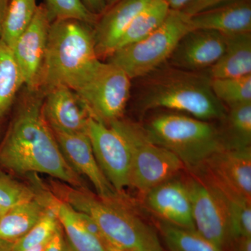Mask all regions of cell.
<instances>
[{
  "label": "cell",
  "mask_w": 251,
  "mask_h": 251,
  "mask_svg": "<svg viewBox=\"0 0 251 251\" xmlns=\"http://www.w3.org/2000/svg\"><path fill=\"white\" fill-rule=\"evenodd\" d=\"M53 131V130H52ZM61 151L70 166L79 175L86 176L99 197L120 202H129L115 191L97 161L90 138L85 133L53 131Z\"/></svg>",
  "instance_id": "cell-13"
},
{
  "label": "cell",
  "mask_w": 251,
  "mask_h": 251,
  "mask_svg": "<svg viewBox=\"0 0 251 251\" xmlns=\"http://www.w3.org/2000/svg\"><path fill=\"white\" fill-rule=\"evenodd\" d=\"M0 146V165L16 174L44 173L75 188H83L59 148L43 112L44 98L29 91Z\"/></svg>",
  "instance_id": "cell-1"
},
{
  "label": "cell",
  "mask_w": 251,
  "mask_h": 251,
  "mask_svg": "<svg viewBox=\"0 0 251 251\" xmlns=\"http://www.w3.org/2000/svg\"><path fill=\"white\" fill-rule=\"evenodd\" d=\"M13 244L14 243L0 240V251H12Z\"/></svg>",
  "instance_id": "cell-38"
},
{
  "label": "cell",
  "mask_w": 251,
  "mask_h": 251,
  "mask_svg": "<svg viewBox=\"0 0 251 251\" xmlns=\"http://www.w3.org/2000/svg\"><path fill=\"white\" fill-rule=\"evenodd\" d=\"M166 1L170 9L181 11L191 0H163Z\"/></svg>",
  "instance_id": "cell-36"
},
{
  "label": "cell",
  "mask_w": 251,
  "mask_h": 251,
  "mask_svg": "<svg viewBox=\"0 0 251 251\" xmlns=\"http://www.w3.org/2000/svg\"><path fill=\"white\" fill-rule=\"evenodd\" d=\"M24 77L12 50L0 38V117L11 108Z\"/></svg>",
  "instance_id": "cell-23"
},
{
  "label": "cell",
  "mask_w": 251,
  "mask_h": 251,
  "mask_svg": "<svg viewBox=\"0 0 251 251\" xmlns=\"http://www.w3.org/2000/svg\"><path fill=\"white\" fill-rule=\"evenodd\" d=\"M103 246L104 248H105V251H121L120 249H117L116 247H114L108 240L105 241V242L103 243Z\"/></svg>",
  "instance_id": "cell-39"
},
{
  "label": "cell",
  "mask_w": 251,
  "mask_h": 251,
  "mask_svg": "<svg viewBox=\"0 0 251 251\" xmlns=\"http://www.w3.org/2000/svg\"><path fill=\"white\" fill-rule=\"evenodd\" d=\"M38 6L36 0H10L1 39L11 49L19 36L30 24Z\"/></svg>",
  "instance_id": "cell-26"
},
{
  "label": "cell",
  "mask_w": 251,
  "mask_h": 251,
  "mask_svg": "<svg viewBox=\"0 0 251 251\" xmlns=\"http://www.w3.org/2000/svg\"><path fill=\"white\" fill-rule=\"evenodd\" d=\"M37 184L35 198L11 208L0 218V240L14 243L35 226L49 209V190Z\"/></svg>",
  "instance_id": "cell-19"
},
{
  "label": "cell",
  "mask_w": 251,
  "mask_h": 251,
  "mask_svg": "<svg viewBox=\"0 0 251 251\" xmlns=\"http://www.w3.org/2000/svg\"><path fill=\"white\" fill-rule=\"evenodd\" d=\"M49 190L98 225L110 244L121 251H163L157 232L132 210L129 202L103 199L86 187L52 181Z\"/></svg>",
  "instance_id": "cell-3"
},
{
  "label": "cell",
  "mask_w": 251,
  "mask_h": 251,
  "mask_svg": "<svg viewBox=\"0 0 251 251\" xmlns=\"http://www.w3.org/2000/svg\"><path fill=\"white\" fill-rule=\"evenodd\" d=\"M45 4L50 22L61 19H75L94 27L99 16L86 8L82 0H46Z\"/></svg>",
  "instance_id": "cell-30"
},
{
  "label": "cell",
  "mask_w": 251,
  "mask_h": 251,
  "mask_svg": "<svg viewBox=\"0 0 251 251\" xmlns=\"http://www.w3.org/2000/svg\"><path fill=\"white\" fill-rule=\"evenodd\" d=\"M2 215H3V214H0V218H1V216H2Z\"/></svg>",
  "instance_id": "cell-42"
},
{
  "label": "cell",
  "mask_w": 251,
  "mask_h": 251,
  "mask_svg": "<svg viewBox=\"0 0 251 251\" xmlns=\"http://www.w3.org/2000/svg\"><path fill=\"white\" fill-rule=\"evenodd\" d=\"M233 1L235 0H191L181 11L191 17L203 11Z\"/></svg>",
  "instance_id": "cell-31"
},
{
  "label": "cell",
  "mask_w": 251,
  "mask_h": 251,
  "mask_svg": "<svg viewBox=\"0 0 251 251\" xmlns=\"http://www.w3.org/2000/svg\"><path fill=\"white\" fill-rule=\"evenodd\" d=\"M170 10L163 0H151L132 21L117 49L138 42L151 34L164 22Z\"/></svg>",
  "instance_id": "cell-24"
},
{
  "label": "cell",
  "mask_w": 251,
  "mask_h": 251,
  "mask_svg": "<svg viewBox=\"0 0 251 251\" xmlns=\"http://www.w3.org/2000/svg\"><path fill=\"white\" fill-rule=\"evenodd\" d=\"M44 94L43 112L51 129L64 133H85L90 113L72 89L57 85Z\"/></svg>",
  "instance_id": "cell-16"
},
{
  "label": "cell",
  "mask_w": 251,
  "mask_h": 251,
  "mask_svg": "<svg viewBox=\"0 0 251 251\" xmlns=\"http://www.w3.org/2000/svg\"><path fill=\"white\" fill-rule=\"evenodd\" d=\"M208 72L211 78L251 75V33L226 36L224 53Z\"/></svg>",
  "instance_id": "cell-20"
},
{
  "label": "cell",
  "mask_w": 251,
  "mask_h": 251,
  "mask_svg": "<svg viewBox=\"0 0 251 251\" xmlns=\"http://www.w3.org/2000/svg\"><path fill=\"white\" fill-rule=\"evenodd\" d=\"M149 138L181 160L186 171L199 169L214 153L224 150L218 127L179 113H163L143 126Z\"/></svg>",
  "instance_id": "cell-5"
},
{
  "label": "cell",
  "mask_w": 251,
  "mask_h": 251,
  "mask_svg": "<svg viewBox=\"0 0 251 251\" xmlns=\"http://www.w3.org/2000/svg\"><path fill=\"white\" fill-rule=\"evenodd\" d=\"M226 46V36L221 33L191 29L181 38L167 62L188 72H205L219 60Z\"/></svg>",
  "instance_id": "cell-12"
},
{
  "label": "cell",
  "mask_w": 251,
  "mask_h": 251,
  "mask_svg": "<svg viewBox=\"0 0 251 251\" xmlns=\"http://www.w3.org/2000/svg\"><path fill=\"white\" fill-rule=\"evenodd\" d=\"M191 29H209L226 36L251 33V0H235L190 17Z\"/></svg>",
  "instance_id": "cell-18"
},
{
  "label": "cell",
  "mask_w": 251,
  "mask_h": 251,
  "mask_svg": "<svg viewBox=\"0 0 251 251\" xmlns=\"http://www.w3.org/2000/svg\"><path fill=\"white\" fill-rule=\"evenodd\" d=\"M109 126L116 130L128 145L129 186L141 196L186 170L176 155L151 141L139 124L120 119Z\"/></svg>",
  "instance_id": "cell-7"
},
{
  "label": "cell",
  "mask_w": 251,
  "mask_h": 251,
  "mask_svg": "<svg viewBox=\"0 0 251 251\" xmlns=\"http://www.w3.org/2000/svg\"><path fill=\"white\" fill-rule=\"evenodd\" d=\"M218 127L225 150L251 148V103L227 108Z\"/></svg>",
  "instance_id": "cell-22"
},
{
  "label": "cell",
  "mask_w": 251,
  "mask_h": 251,
  "mask_svg": "<svg viewBox=\"0 0 251 251\" xmlns=\"http://www.w3.org/2000/svg\"><path fill=\"white\" fill-rule=\"evenodd\" d=\"M49 204L54 209L59 224L67 234L68 242L75 251H105L100 241L84 227L75 210L56 197L50 191Z\"/></svg>",
  "instance_id": "cell-21"
},
{
  "label": "cell",
  "mask_w": 251,
  "mask_h": 251,
  "mask_svg": "<svg viewBox=\"0 0 251 251\" xmlns=\"http://www.w3.org/2000/svg\"><path fill=\"white\" fill-rule=\"evenodd\" d=\"M86 8L92 14L100 16L107 9L106 4L104 0H82Z\"/></svg>",
  "instance_id": "cell-33"
},
{
  "label": "cell",
  "mask_w": 251,
  "mask_h": 251,
  "mask_svg": "<svg viewBox=\"0 0 251 251\" xmlns=\"http://www.w3.org/2000/svg\"><path fill=\"white\" fill-rule=\"evenodd\" d=\"M140 79L137 108L141 114L165 108L209 122L220 121L227 111L213 92L208 70L188 72L166 62Z\"/></svg>",
  "instance_id": "cell-2"
},
{
  "label": "cell",
  "mask_w": 251,
  "mask_h": 251,
  "mask_svg": "<svg viewBox=\"0 0 251 251\" xmlns=\"http://www.w3.org/2000/svg\"><path fill=\"white\" fill-rule=\"evenodd\" d=\"M130 90L131 79L121 68L99 59L74 92L91 116L109 126L122 119Z\"/></svg>",
  "instance_id": "cell-9"
},
{
  "label": "cell",
  "mask_w": 251,
  "mask_h": 251,
  "mask_svg": "<svg viewBox=\"0 0 251 251\" xmlns=\"http://www.w3.org/2000/svg\"><path fill=\"white\" fill-rule=\"evenodd\" d=\"M50 21L44 3L38 6L32 21L11 48L28 91H38Z\"/></svg>",
  "instance_id": "cell-11"
},
{
  "label": "cell",
  "mask_w": 251,
  "mask_h": 251,
  "mask_svg": "<svg viewBox=\"0 0 251 251\" xmlns=\"http://www.w3.org/2000/svg\"><path fill=\"white\" fill-rule=\"evenodd\" d=\"M144 205L158 221L196 230L191 200L184 179L177 176L158 185L143 196Z\"/></svg>",
  "instance_id": "cell-15"
},
{
  "label": "cell",
  "mask_w": 251,
  "mask_h": 251,
  "mask_svg": "<svg viewBox=\"0 0 251 251\" xmlns=\"http://www.w3.org/2000/svg\"><path fill=\"white\" fill-rule=\"evenodd\" d=\"M64 251H76L72 246L71 245L70 243L68 242L67 239H65V244H64Z\"/></svg>",
  "instance_id": "cell-40"
},
{
  "label": "cell",
  "mask_w": 251,
  "mask_h": 251,
  "mask_svg": "<svg viewBox=\"0 0 251 251\" xmlns=\"http://www.w3.org/2000/svg\"><path fill=\"white\" fill-rule=\"evenodd\" d=\"M52 237H53V236H52ZM51 239H52V238H51ZM50 241V239L49 241H47V242L42 243V244H39V245L34 246V247L29 248V249L22 251H44L46 250V247H47Z\"/></svg>",
  "instance_id": "cell-37"
},
{
  "label": "cell",
  "mask_w": 251,
  "mask_h": 251,
  "mask_svg": "<svg viewBox=\"0 0 251 251\" xmlns=\"http://www.w3.org/2000/svg\"><path fill=\"white\" fill-rule=\"evenodd\" d=\"M211 89L226 108L251 103V74L245 76L211 79Z\"/></svg>",
  "instance_id": "cell-27"
},
{
  "label": "cell",
  "mask_w": 251,
  "mask_h": 251,
  "mask_svg": "<svg viewBox=\"0 0 251 251\" xmlns=\"http://www.w3.org/2000/svg\"><path fill=\"white\" fill-rule=\"evenodd\" d=\"M60 226L54 209L50 206L44 216L23 237L13 244L12 251H22L51 239Z\"/></svg>",
  "instance_id": "cell-28"
},
{
  "label": "cell",
  "mask_w": 251,
  "mask_h": 251,
  "mask_svg": "<svg viewBox=\"0 0 251 251\" xmlns=\"http://www.w3.org/2000/svg\"><path fill=\"white\" fill-rule=\"evenodd\" d=\"M37 188L18 182L9 175L0 173V214L29 202L37 196Z\"/></svg>",
  "instance_id": "cell-29"
},
{
  "label": "cell",
  "mask_w": 251,
  "mask_h": 251,
  "mask_svg": "<svg viewBox=\"0 0 251 251\" xmlns=\"http://www.w3.org/2000/svg\"><path fill=\"white\" fill-rule=\"evenodd\" d=\"M227 251H251V237L236 238Z\"/></svg>",
  "instance_id": "cell-34"
},
{
  "label": "cell",
  "mask_w": 251,
  "mask_h": 251,
  "mask_svg": "<svg viewBox=\"0 0 251 251\" xmlns=\"http://www.w3.org/2000/svg\"><path fill=\"white\" fill-rule=\"evenodd\" d=\"M86 134L90 138L94 156L109 182L120 196L129 186V149L121 135L109 126L89 116Z\"/></svg>",
  "instance_id": "cell-10"
},
{
  "label": "cell",
  "mask_w": 251,
  "mask_h": 251,
  "mask_svg": "<svg viewBox=\"0 0 251 251\" xmlns=\"http://www.w3.org/2000/svg\"><path fill=\"white\" fill-rule=\"evenodd\" d=\"M191 29L190 16L171 9L158 29L138 42L117 49L108 62L121 68L131 80L140 78L168 62L181 38Z\"/></svg>",
  "instance_id": "cell-8"
},
{
  "label": "cell",
  "mask_w": 251,
  "mask_h": 251,
  "mask_svg": "<svg viewBox=\"0 0 251 251\" xmlns=\"http://www.w3.org/2000/svg\"><path fill=\"white\" fill-rule=\"evenodd\" d=\"M151 0H120L99 16L93 27L98 58L108 57L117 49L132 21Z\"/></svg>",
  "instance_id": "cell-17"
},
{
  "label": "cell",
  "mask_w": 251,
  "mask_h": 251,
  "mask_svg": "<svg viewBox=\"0 0 251 251\" xmlns=\"http://www.w3.org/2000/svg\"><path fill=\"white\" fill-rule=\"evenodd\" d=\"M64 244H65V239H64L62 227L60 225L44 251H64Z\"/></svg>",
  "instance_id": "cell-32"
},
{
  "label": "cell",
  "mask_w": 251,
  "mask_h": 251,
  "mask_svg": "<svg viewBox=\"0 0 251 251\" xmlns=\"http://www.w3.org/2000/svg\"><path fill=\"white\" fill-rule=\"evenodd\" d=\"M158 229L168 251H224L196 230L158 221Z\"/></svg>",
  "instance_id": "cell-25"
},
{
  "label": "cell",
  "mask_w": 251,
  "mask_h": 251,
  "mask_svg": "<svg viewBox=\"0 0 251 251\" xmlns=\"http://www.w3.org/2000/svg\"><path fill=\"white\" fill-rule=\"evenodd\" d=\"M196 171L225 189L251 201V148L220 150Z\"/></svg>",
  "instance_id": "cell-14"
},
{
  "label": "cell",
  "mask_w": 251,
  "mask_h": 251,
  "mask_svg": "<svg viewBox=\"0 0 251 251\" xmlns=\"http://www.w3.org/2000/svg\"><path fill=\"white\" fill-rule=\"evenodd\" d=\"M10 0H0V38Z\"/></svg>",
  "instance_id": "cell-35"
},
{
  "label": "cell",
  "mask_w": 251,
  "mask_h": 251,
  "mask_svg": "<svg viewBox=\"0 0 251 251\" xmlns=\"http://www.w3.org/2000/svg\"><path fill=\"white\" fill-rule=\"evenodd\" d=\"M93 27L75 19L56 20L50 23L39 92L45 93L57 85L74 91L80 85L99 59Z\"/></svg>",
  "instance_id": "cell-4"
},
{
  "label": "cell",
  "mask_w": 251,
  "mask_h": 251,
  "mask_svg": "<svg viewBox=\"0 0 251 251\" xmlns=\"http://www.w3.org/2000/svg\"><path fill=\"white\" fill-rule=\"evenodd\" d=\"M105 1V4H106L107 9L108 8L110 7V6H113L114 4H116V3L118 2L120 0H104Z\"/></svg>",
  "instance_id": "cell-41"
},
{
  "label": "cell",
  "mask_w": 251,
  "mask_h": 251,
  "mask_svg": "<svg viewBox=\"0 0 251 251\" xmlns=\"http://www.w3.org/2000/svg\"><path fill=\"white\" fill-rule=\"evenodd\" d=\"M187 171L184 179L196 230L216 247L227 251L234 239L231 208L237 203L251 201L222 189L202 172Z\"/></svg>",
  "instance_id": "cell-6"
}]
</instances>
